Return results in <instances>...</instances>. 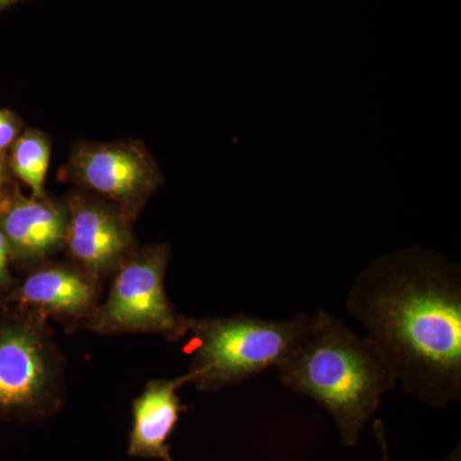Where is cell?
<instances>
[{
    "instance_id": "1",
    "label": "cell",
    "mask_w": 461,
    "mask_h": 461,
    "mask_svg": "<svg viewBox=\"0 0 461 461\" xmlns=\"http://www.w3.org/2000/svg\"><path fill=\"white\" fill-rule=\"evenodd\" d=\"M346 311L409 395L435 408L461 399V268L430 249H399L355 278Z\"/></svg>"
},
{
    "instance_id": "2",
    "label": "cell",
    "mask_w": 461,
    "mask_h": 461,
    "mask_svg": "<svg viewBox=\"0 0 461 461\" xmlns=\"http://www.w3.org/2000/svg\"><path fill=\"white\" fill-rule=\"evenodd\" d=\"M277 372L282 386L330 412L348 447L357 444L364 426L397 386L396 375L371 339L330 313Z\"/></svg>"
},
{
    "instance_id": "3",
    "label": "cell",
    "mask_w": 461,
    "mask_h": 461,
    "mask_svg": "<svg viewBox=\"0 0 461 461\" xmlns=\"http://www.w3.org/2000/svg\"><path fill=\"white\" fill-rule=\"evenodd\" d=\"M329 312L296 313L287 320L254 315L190 318L189 373L198 391L214 393L281 366L326 320Z\"/></svg>"
},
{
    "instance_id": "4",
    "label": "cell",
    "mask_w": 461,
    "mask_h": 461,
    "mask_svg": "<svg viewBox=\"0 0 461 461\" xmlns=\"http://www.w3.org/2000/svg\"><path fill=\"white\" fill-rule=\"evenodd\" d=\"M45 318L5 309L0 315V420H36L56 411L62 366Z\"/></svg>"
},
{
    "instance_id": "5",
    "label": "cell",
    "mask_w": 461,
    "mask_h": 461,
    "mask_svg": "<svg viewBox=\"0 0 461 461\" xmlns=\"http://www.w3.org/2000/svg\"><path fill=\"white\" fill-rule=\"evenodd\" d=\"M171 259L168 244L136 248L113 273L104 304L87 318L98 333H158L168 339L187 335L190 318L176 313L166 295L165 280Z\"/></svg>"
},
{
    "instance_id": "6",
    "label": "cell",
    "mask_w": 461,
    "mask_h": 461,
    "mask_svg": "<svg viewBox=\"0 0 461 461\" xmlns=\"http://www.w3.org/2000/svg\"><path fill=\"white\" fill-rule=\"evenodd\" d=\"M59 178L113 205L133 223L165 181L156 158L136 139L75 142Z\"/></svg>"
},
{
    "instance_id": "7",
    "label": "cell",
    "mask_w": 461,
    "mask_h": 461,
    "mask_svg": "<svg viewBox=\"0 0 461 461\" xmlns=\"http://www.w3.org/2000/svg\"><path fill=\"white\" fill-rule=\"evenodd\" d=\"M65 248L76 267L95 280L109 277L138 248L131 221L113 205L78 189L65 199Z\"/></svg>"
},
{
    "instance_id": "8",
    "label": "cell",
    "mask_w": 461,
    "mask_h": 461,
    "mask_svg": "<svg viewBox=\"0 0 461 461\" xmlns=\"http://www.w3.org/2000/svg\"><path fill=\"white\" fill-rule=\"evenodd\" d=\"M65 200L45 194L25 196L12 184L0 203V230L7 240L11 260L38 266L65 248Z\"/></svg>"
},
{
    "instance_id": "9",
    "label": "cell",
    "mask_w": 461,
    "mask_h": 461,
    "mask_svg": "<svg viewBox=\"0 0 461 461\" xmlns=\"http://www.w3.org/2000/svg\"><path fill=\"white\" fill-rule=\"evenodd\" d=\"M98 282L75 264L41 263L14 284L3 305L41 318H89L98 306Z\"/></svg>"
},
{
    "instance_id": "10",
    "label": "cell",
    "mask_w": 461,
    "mask_h": 461,
    "mask_svg": "<svg viewBox=\"0 0 461 461\" xmlns=\"http://www.w3.org/2000/svg\"><path fill=\"white\" fill-rule=\"evenodd\" d=\"M193 382L189 372L173 379L150 381L144 393L132 403V429L130 432L129 455L144 459L175 461L168 445L177 426L182 405L178 388Z\"/></svg>"
},
{
    "instance_id": "11",
    "label": "cell",
    "mask_w": 461,
    "mask_h": 461,
    "mask_svg": "<svg viewBox=\"0 0 461 461\" xmlns=\"http://www.w3.org/2000/svg\"><path fill=\"white\" fill-rule=\"evenodd\" d=\"M51 139L39 129H25L18 136L7 154V166L12 177L25 184L32 195L42 196L51 157Z\"/></svg>"
},
{
    "instance_id": "12",
    "label": "cell",
    "mask_w": 461,
    "mask_h": 461,
    "mask_svg": "<svg viewBox=\"0 0 461 461\" xmlns=\"http://www.w3.org/2000/svg\"><path fill=\"white\" fill-rule=\"evenodd\" d=\"M25 130L20 115L11 109H0V157L7 159L9 149Z\"/></svg>"
},
{
    "instance_id": "13",
    "label": "cell",
    "mask_w": 461,
    "mask_h": 461,
    "mask_svg": "<svg viewBox=\"0 0 461 461\" xmlns=\"http://www.w3.org/2000/svg\"><path fill=\"white\" fill-rule=\"evenodd\" d=\"M11 251H9L8 242L0 230V303L5 302V297L11 293L12 287L16 281L11 275Z\"/></svg>"
},
{
    "instance_id": "14",
    "label": "cell",
    "mask_w": 461,
    "mask_h": 461,
    "mask_svg": "<svg viewBox=\"0 0 461 461\" xmlns=\"http://www.w3.org/2000/svg\"><path fill=\"white\" fill-rule=\"evenodd\" d=\"M373 430H375V438H377L379 450H381V460L391 461L390 451H388V442L386 429H384V421L377 420L373 423Z\"/></svg>"
},
{
    "instance_id": "15",
    "label": "cell",
    "mask_w": 461,
    "mask_h": 461,
    "mask_svg": "<svg viewBox=\"0 0 461 461\" xmlns=\"http://www.w3.org/2000/svg\"><path fill=\"white\" fill-rule=\"evenodd\" d=\"M11 184H14V177L9 172L7 159L0 157V187H8Z\"/></svg>"
},
{
    "instance_id": "16",
    "label": "cell",
    "mask_w": 461,
    "mask_h": 461,
    "mask_svg": "<svg viewBox=\"0 0 461 461\" xmlns=\"http://www.w3.org/2000/svg\"><path fill=\"white\" fill-rule=\"evenodd\" d=\"M25 2H29V0H0V14Z\"/></svg>"
},
{
    "instance_id": "17",
    "label": "cell",
    "mask_w": 461,
    "mask_h": 461,
    "mask_svg": "<svg viewBox=\"0 0 461 461\" xmlns=\"http://www.w3.org/2000/svg\"><path fill=\"white\" fill-rule=\"evenodd\" d=\"M11 185H9V186H11ZM9 186L8 187H0V203H2L3 198H5V193H7Z\"/></svg>"
}]
</instances>
